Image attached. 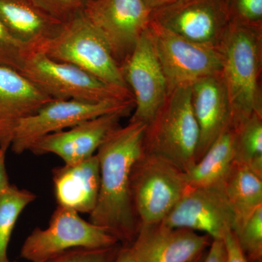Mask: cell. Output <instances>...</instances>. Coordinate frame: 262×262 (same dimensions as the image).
<instances>
[{"label":"cell","instance_id":"obj_32","mask_svg":"<svg viewBox=\"0 0 262 262\" xmlns=\"http://www.w3.org/2000/svg\"><path fill=\"white\" fill-rule=\"evenodd\" d=\"M114 262H136L130 246H122Z\"/></svg>","mask_w":262,"mask_h":262},{"label":"cell","instance_id":"obj_23","mask_svg":"<svg viewBox=\"0 0 262 262\" xmlns=\"http://www.w3.org/2000/svg\"><path fill=\"white\" fill-rule=\"evenodd\" d=\"M37 199L34 193L10 184L0 192V262L9 261L8 246L19 216Z\"/></svg>","mask_w":262,"mask_h":262},{"label":"cell","instance_id":"obj_12","mask_svg":"<svg viewBox=\"0 0 262 262\" xmlns=\"http://www.w3.org/2000/svg\"><path fill=\"white\" fill-rule=\"evenodd\" d=\"M162 224L172 228L189 229L207 234L212 239H223L227 232L235 228L236 217L224 192L223 185L187 187Z\"/></svg>","mask_w":262,"mask_h":262},{"label":"cell","instance_id":"obj_22","mask_svg":"<svg viewBox=\"0 0 262 262\" xmlns=\"http://www.w3.org/2000/svg\"><path fill=\"white\" fill-rule=\"evenodd\" d=\"M233 130L234 161L262 177V115L253 114Z\"/></svg>","mask_w":262,"mask_h":262},{"label":"cell","instance_id":"obj_1","mask_svg":"<svg viewBox=\"0 0 262 262\" xmlns=\"http://www.w3.org/2000/svg\"><path fill=\"white\" fill-rule=\"evenodd\" d=\"M146 124L129 121L112 131L96 151L99 160V194L90 222L106 229L122 246L134 242L139 229L130 196L134 164L144 152Z\"/></svg>","mask_w":262,"mask_h":262},{"label":"cell","instance_id":"obj_6","mask_svg":"<svg viewBox=\"0 0 262 262\" xmlns=\"http://www.w3.org/2000/svg\"><path fill=\"white\" fill-rule=\"evenodd\" d=\"M187 188L184 171L160 157L143 152L130 178L131 201L139 227L162 223Z\"/></svg>","mask_w":262,"mask_h":262},{"label":"cell","instance_id":"obj_7","mask_svg":"<svg viewBox=\"0 0 262 262\" xmlns=\"http://www.w3.org/2000/svg\"><path fill=\"white\" fill-rule=\"evenodd\" d=\"M121 244L102 227L87 222L77 212L57 206L47 228L36 227L24 241L20 257L43 262L74 248H106Z\"/></svg>","mask_w":262,"mask_h":262},{"label":"cell","instance_id":"obj_24","mask_svg":"<svg viewBox=\"0 0 262 262\" xmlns=\"http://www.w3.org/2000/svg\"><path fill=\"white\" fill-rule=\"evenodd\" d=\"M241 249L249 262H261L262 206L234 231Z\"/></svg>","mask_w":262,"mask_h":262},{"label":"cell","instance_id":"obj_19","mask_svg":"<svg viewBox=\"0 0 262 262\" xmlns=\"http://www.w3.org/2000/svg\"><path fill=\"white\" fill-rule=\"evenodd\" d=\"M0 21L15 39L33 52L39 51L63 25L29 0H0Z\"/></svg>","mask_w":262,"mask_h":262},{"label":"cell","instance_id":"obj_29","mask_svg":"<svg viewBox=\"0 0 262 262\" xmlns=\"http://www.w3.org/2000/svg\"><path fill=\"white\" fill-rule=\"evenodd\" d=\"M223 241L226 251L225 262H249L241 249L233 231L227 232Z\"/></svg>","mask_w":262,"mask_h":262},{"label":"cell","instance_id":"obj_8","mask_svg":"<svg viewBox=\"0 0 262 262\" xmlns=\"http://www.w3.org/2000/svg\"><path fill=\"white\" fill-rule=\"evenodd\" d=\"M134 107V99L96 103L75 99L53 100L19 122L10 149L15 154H23L48 134L108 114L121 113L128 115Z\"/></svg>","mask_w":262,"mask_h":262},{"label":"cell","instance_id":"obj_15","mask_svg":"<svg viewBox=\"0 0 262 262\" xmlns=\"http://www.w3.org/2000/svg\"><path fill=\"white\" fill-rule=\"evenodd\" d=\"M125 113L108 114L91 119L71 127L44 136L34 143L29 151L36 155L53 154L64 164H75L89 159L96 151L106 136L120 126Z\"/></svg>","mask_w":262,"mask_h":262},{"label":"cell","instance_id":"obj_30","mask_svg":"<svg viewBox=\"0 0 262 262\" xmlns=\"http://www.w3.org/2000/svg\"><path fill=\"white\" fill-rule=\"evenodd\" d=\"M226 251L223 239H212L209 249L202 262H225Z\"/></svg>","mask_w":262,"mask_h":262},{"label":"cell","instance_id":"obj_2","mask_svg":"<svg viewBox=\"0 0 262 262\" xmlns=\"http://www.w3.org/2000/svg\"><path fill=\"white\" fill-rule=\"evenodd\" d=\"M221 51L234 128L253 114L262 115V29L231 24Z\"/></svg>","mask_w":262,"mask_h":262},{"label":"cell","instance_id":"obj_5","mask_svg":"<svg viewBox=\"0 0 262 262\" xmlns=\"http://www.w3.org/2000/svg\"><path fill=\"white\" fill-rule=\"evenodd\" d=\"M20 73L55 100L96 103L134 99L130 90L106 83L75 66L54 61L42 51L30 53Z\"/></svg>","mask_w":262,"mask_h":262},{"label":"cell","instance_id":"obj_18","mask_svg":"<svg viewBox=\"0 0 262 262\" xmlns=\"http://www.w3.org/2000/svg\"><path fill=\"white\" fill-rule=\"evenodd\" d=\"M52 174L57 206L91 214L97 203L101 184L97 155L80 163L56 167Z\"/></svg>","mask_w":262,"mask_h":262},{"label":"cell","instance_id":"obj_31","mask_svg":"<svg viewBox=\"0 0 262 262\" xmlns=\"http://www.w3.org/2000/svg\"><path fill=\"white\" fill-rule=\"evenodd\" d=\"M5 155L4 151H0V192L5 190L10 184L5 167Z\"/></svg>","mask_w":262,"mask_h":262},{"label":"cell","instance_id":"obj_16","mask_svg":"<svg viewBox=\"0 0 262 262\" xmlns=\"http://www.w3.org/2000/svg\"><path fill=\"white\" fill-rule=\"evenodd\" d=\"M191 104L199 130L196 163L219 136L232 126V110L222 73L191 84Z\"/></svg>","mask_w":262,"mask_h":262},{"label":"cell","instance_id":"obj_20","mask_svg":"<svg viewBox=\"0 0 262 262\" xmlns=\"http://www.w3.org/2000/svg\"><path fill=\"white\" fill-rule=\"evenodd\" d=\"M234 162V130L231 126L219 136L199 161L184 172L187 187L223 185Z\"/></svg>","mask_w":262,"mask_h":262},{"label":"cell","instance_id":"obj_14","mask_svg":"<svg viewBox=\"0 0 262 262\" xmlns=\"http://www.w3.org/2000/svg\"><path fill=\"white\" fill-rule=\"evenodd\" d=\"M211 242L207 234L160 223L140 226L129 246L136 262H191Z\"/></svg>","mask_w":262,"mask_h":262},{"label":"cell","instance_id":"obj_28","mask_svg":"<svg viewBox=\"0 0 262 262\" xmlns=\"http://www.w3.org/2000/svg\"><path fill=\"white\" fill-rule=\"evenodd\" d=\"M32 4L62 24L83 12L89 0H29Z\"/></svg>","mask_w":262,"mask_h":262},{"label":"cell","instance_id":"obj_3","mask_svg":"<svg viewBox=\"0 0 262 262\" xmlns=\"http://www.w3.org/2000/svg\"><path fill=\"white\" fill-rule=\"evenodd\" d=\"M199 130L191 104V85L176 88L146 125L144 152L156 155L185 172L195 163Z\"/></svg>","mask_w":262,"mask_h":262},{"label":"cell","instance_id":"obj_13","mask_svg":"<svg viewBox=\"0 0 262 262\" xmlns=\"http://www.w3.org/2000/svg\"><path fill=\"white\" fill-rule=\"evenodd\" d=\"M120 68L135 101L130 121L147 125L168 93L166 79L157 56L149 28L141 35Z\"/></svg>","mask_w":262,"mask_h":262},{"label":"cell","instance_id":"obj_21","mask_svg":"<svg viewBox=\"0 0 262 262\" xmlns=\"http://www.w3.org/2000/svg\"><path fill=\"white\" fill-rule=\"evenodd\" d=\"M223 189L235 214L234 231L262 206V177L246 165L234 162Z\"/></svg>","mask_w":262,"mask_h":262},{"label":"cell","instance_id":"obj_11","mask_svg":"<svg viewBox=\"0 0 262 262\" xmlns=\"http://www.w3.org/2000/svg\"><path fill=\"white\" fill-rule=\"evenodd\" d=\"M151 12L143 0H89L82 13L101 33L121 67L149 28Z\"/></svg>","mask_w":262,"mask_h":262},{"label":"cell","instance_id":"obj_33","mask_svg":"<svg viewBox=\"0 0 262 262\" xmlns=\"http://www.w3.org/2000/svg\"><path fill=\"white\" fill-rule=\"evenodd\" d=\"M143 2L145 3L146 6L150 10H152L163 6V5L168 4V3L173 2V0H143Z\"/></svg>","mask_w":262,"mask_h":262},{"label":"cell","instance_id":"obj_9","mask_svg":"<svg viewBox=\"0 0 262 262\" xmlns=\"http://www.w3.org/2000/svg\"><path fill=\"white\" fill-rule=\"evenodd\" d=\"M150 18L187 40L220 50L232 24L227 0H175L151 10Z\"/></svg>","mask_w":262,"mask_h":262},{"label":"cell","instance_id":"obj_36","mask_svg":"<svg viewBox=\"0 0 262 262\" xmlns=\"http://www.w3.org/2000/svg\"><path fill=\"white\" fill-rule=\"evenodd\" d=\"M3 151V150L0 149V151ZM4 152H5V151H4ZM5 153H6V152H5Z\"/></svg>","mask_w":262,"mask_h":262},{"label":"cell","instance_id":"obj_17","mask_svg":"<svg viewBox=\"0 0 262 262\" xmlns=\"http://www.w3.org/2000/svg\"><path fill=\"white\" fill-rule=\"evenodd\" d=\"M53 100L18 71L0 65V149H10L19 122Z\"/></svg>","mask_w":262,"mask_h":262},{"label":"cell","instance_id":"obj_26","mask_svg":"<svg viewBox=\"0 0 262 262\" xmlns=\"http://www.w3.org/2000/svg\"><path fill=\"white\" fill-rule=\"evenodd\" d=\"M122 244L106 248H74L43 262H114Z\"/></svg>","mask_w":262,"mask_h":262},{"label":"cell","instance_id":"obj_27","mask_svg":"<svg viewBox=\"0 0 262 262\" xmlns=\"http://www.w3.org/2000/svg\"><path fill=\"white\" fill-rule=\"evenodd\" d=\"M232 23L262 29V0H227Z\"/></svg>","mask_w":262,"mask_h":262},{"label":"cell","instance_id":"obj_34","mask_svg":"<svg viewBox=\"0 0 262 262\" xmlns=\"http://www.w3.org/2000/svg\"><path fill=\"white\" fill-rule=\"evenodd\" d=\"M204 253L202 254L201 256H200L199 257L196 258V259H194V261L191 262H202L203 261V258H204Z\"/></svg>","mask_w":262,"mask_h":262},{"label":"cell","instance_id":"obj_10","mask_svg":"<svg viewBox=\"0 0 262 262\" xmlns=\"http://www.w3.org/2000/svg\"><path fill=\"white\" fill-rule=\"evenodd\" d=\"M149 28L168 91L222 73L223 56L219 48L187 40L151 20Z\"/></svg>","mask_w":262,"mask_h":262},{"label":"cell","instance_id":"obj_25","mask_svg":"<svg viewBox=\"0 0 262 262\" xmlns=\"http://www.w3.org/2000/svg\"><path fill=\"white\" fill-rule=\"evenodd\" d=\"M32 52L15 39L0 21V65L20 72Z\"/></svg>","mask_w":262,"mask_h":262},{"label":"cell","instance_id":"obj_37","mask_svg":"<svg viewBox=\"0 0 262 262\" xmlns=\"http://www.w3.org/2000/svg\"><path fill=\"white\" fill-rule=\"evenodd\" d=\"M173 1H175V0H173Z\"/></svg>","mask_w":262,"mask_h":262},{"label":"cell","instance_id":"obj_4","mask_svg":"<svg viewBox=\"0 0 262 262\" xmlns=\"http://www.w3.org/2000/svg\"><path fill=\"white\" fill-rule=\"evenodd\" d=\"M39 51L54 61L75 66L106 83L130 90L104 38L83 13L63 24Z\"/></svg>","mask_w":262,"mask_h":262},{"label":"cell","instance_id":"obj_35","mask_svg":"<svg viewBox=\"0 0 262 262\" xmlns=\"http://www.w3.org/2000/svg\"><path fill=\"white\" fill-rule=\"evenodd\" d=\"M7 262H18V261H10V260H9V261H8Z\"/></svg>","mask_w":262,"mask_h":262}]
</instances>
